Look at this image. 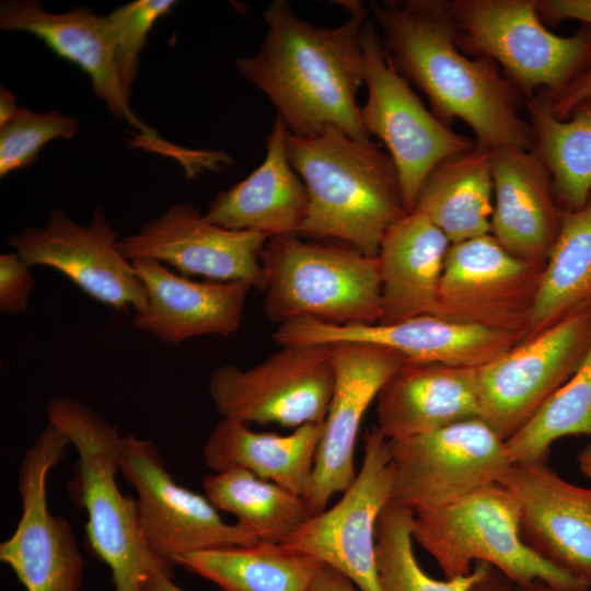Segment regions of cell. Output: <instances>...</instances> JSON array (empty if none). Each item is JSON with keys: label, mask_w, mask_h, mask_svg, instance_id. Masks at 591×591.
Returning <instances> with one entry per match:
<instances>
[{"label": "cell", "mask_w": 591, "mask_h": 591, "mask_svg": "<svg viewBox=\"0 0 591 591\" xmlns=\"http://www.w3.org/2000/svg\"><path fill=\"white\" fill-rule=\"evenodd\" d=\"M340 3L350 16L327 28L301 20L287 1L275 0L265 12L267 33L259 51L236 58L235 67L267 95L292 135L312 137L334 127L364 141L370 137L357 94L364 80L360 37L368 15L359 1Z\"/></svg>", "instance_id": "6da1fadb"}, {"label": "cell", "mask_w": 591, "mask_h": 591, "mask_svg": "<svg viewBox=\"0 0 591 591\" xmlns=\"http://www.w3.org/2000/svg\"><path fill=\"white\" fill-rule=\"evenodd\" d=\"M371 9L393 65L425 93L441 121L461 119L476 144L489 150H533L531 126L519 113L520 92L493 60L463 54L447 1H384Z\"/></svg>", "instance_id": "7a4b0ae2"}, {"label": "cell", "mask_w": 591, "mask_h": 591, "mask_svg": "<svg viewBox=\"0 0 591 591\" xmlns=\"http://www.w3.org/2000/svg\"><path fill=\"white\" fill-rule=\"evenodd\" d=\"M286 149L309 194L298 235L340 241L376 257L385 232L408 213L390 155L334 127L312 137L288 131Z\"/></svg>", "instance_id": "3957f363"}, {"label": "cell", "mask_w": 591, "mask_h": 591, "mask_svg": "<svg viewBox=\"0 0 591 591\" xmlns=\"http://www.w3.org/2000/svg\"><path fill=\"white\" fill-rule=\"evenodd\" d=\"M47 418L78 452L69 491L88 514L90 546L111 569L115 591H143L152 575L172 576V565L154 555L142 536L137 499L117 485L123 440L117 427L68 396L48 401Z\"/></svg>", "instance_id": "277c9868"}, {"label": "cell", "mask_w": 591, "mask_h": 591, "mask_svg": "<svg viewBox=\"0 0 591 591\" xmlns=\"http://www.w3.org/2000/svg\"><path fill=\"white\" fill-rule=\"evenodd\" d=\"M308 239L270 236L262 250L269 322L378 324L382 315L378 258L340 241Z\"/></svg>", "instance_id": "5b68a950"}, {"label": "cell", "mask_w": 591, "mask_h": 591, "mask_svg": "<svg viewBox=\"0 0 591 591\" xmlns=\"http://www.w3.org/2000/svg\"><path fill=\"white\" fill-rule=\"evenodd\" d=\"M519 524L517 498L495 483L451 505L415 512L413 537L447 579L466 576L475 563L485 561L514 584L542 581L571 591L591 589L534 554L523 543Z\"/></svg>", "instance_id": "8992f818"}, {"label": "cell", "mask_w": 591, "mask_h": 591, "mask_svg": "<svg viewBox=\"0 0 591 591\" xmlns=\"http://www.w3.org/2000/svg\"><path fill=\"white\" fill-rule=\"evenodd\" d=\"M535 0L447 1L460 49L499 65L526 99L553 94L586 66L591 53V26L570 36L549 31Z\"/></svg>", "instance_id": "52a82bcc"}, {"label": "cell", "mask_w": 591, "mask_h": 591, "mask_svg": "<svg viewBox=\"0 0 591 591\" xmlns=\"http://www.w3.org/2000/svg\"><path fill=\"white\" fill-rule=\"evenodd\" d=\"M368 99L360 108L367 135L387 148L401 183L407 212L414 210L419 190L442 161L470 151L473 140L456 134L428 111L397 71L375 25L367 21L361 32Z\"/></svg>", "instance_id": "ba28073f"}, {"label": "cell", "mask_w": 591, "mask_h": 591, "mask_svg": "<svg viewBox=\"0 0 591 591\" xmlns=\"http://www.w3.org/2000/svg\"><path fill=\"white\" fill-rule=\"evenodd\" d=\"M591 346V303L476 368L478 418L502 440L577 371Z\"/></svg>", "instance_id": "9c48e42d"}, {"label": "cell", "mask_w": 591, "mask_h": 591, "mask_svg": "<svg viewBox=\"0 0 591 591\" xmlns=\"http://www.w3.org/2000/svg\"><path fill=\"white\" fill-rule=\"evenodd\" d=\"M390 449L392 500L415 512L500 483L512 465L505 440L478 417L390 440Z\"/></svg>", "instance_id": "30bf717a"}, {"label": "cell", "mask_w": 591, "mask_h": 591, "mask_svg": "<svg viewBox=\"0 0 591 591\" xmlns=\"http://www.w3.org/2000/svg\"><path fill=\"white\" fill-rule=\"evenodd\" d=\"M251 369L217 368L209 394L222 418L298 428L326 417L335 384L331 345H282Z\"/></svg>", "instance_id": "8fae6325"}, {"label": "cell", "mask_w": 591, "mask_h": 591, "mask_svg": "<svg viewBox=\"0 0 591 591\" xmlns=\"http://www.w3.org/2000/svg\"><path fill=\"white\" fill-rule=\"evenodd\" d=\"M544 267L512 255L491 234L451 243L436 316L522 341Z\"/></svg>", "instance_id": "7c38bea8"}, {"label": "cell", "mask_w": 591, "mask_h": 591, "mask_svg": "<svg viewBox=\"0 0 591 591\" xmlns=\"http://www.w3.org/2000/svg\"><path fill=\"white\" fill-rule=\"evenodd\" d=\"M119 473L137 491L139 524L149 548L169 564L186 554L259 541L225 522L206 496L178 485L150 439L123 436Z\"/></svg>", "instance_id": "4fadbf2b"}, {"label": "cell", "mask_w": 591, "mask_h": 591, "mask_svg": "<svg viewBox=\"0 0 591 591\" xmlns=\"http://www.w3.org/2000/svg\"><path fill=\"white\" fill-rule=\"evenodd\" d=\"M69 439L48 422L25 452L18 477L22 512L12 535L0 544V561L26 591H80L84 560L69 522L50 513L47 478Z\"/></svg>", "instance_id": "5bb4252c"}, {"label": "cell", "mask_w": 591, "mask_h": 591, "mask_svg": "<svg viewBox=\"0 0 591 591\" xmlns=\"http://www.w3.org/2000/svg\"><path fill=\"white\" fill-rule=\"evenodd\" d=\"M393 480L390 439L374 427L366 437L361 467L344 496L311 515L281 544L336 569L361 591H381L375 532L392 500Z\"/></svg>", "instance_id": "9a60e30c"}, {"label": "cell", "mask_w": 591, "mask_h": 591, "mask_svg": "<svg viewBox=\"0 0 591 591\" xmlns=\"http://www.w3.org/2000/svg\"><path fill=\"white\" fill-rule=\"evenodd\" d=\"M117 243L101 208L83 225L56 208L43 227L26 228L8 239L28 266L53 268L94 300L139 314L148 306L146 288Z\"/></svg>", "instance_id": "2e32d148"}, {"label": "cell", "mask_w": 591, "mask_h": 591, "mask_svg": "<svg viewBox=\"0 0 591 591\" xmlns=\"http://www.w3.org/2000/svg\"><path fill=\"white\" fill-rule=\"evenodd\" d=\"M0 27L30 33L43 40L56 55L73 62L90 78L95 95L108 112L140 132L138 146L190 167L197 158L194 149L172 144L142 123L131 111L117 71L115 42L107 16L89 7L65 13L45 11L35 0H7L0 5Z\"/></svg>", "instance_id": "e0dca14e"}, {"label": "cell", "mask_w": 591, "mask_h": 591, "mask_svg": "<svg viewBox=\"0 0 591 591\" xmlns=\"http://www.w3.org/2000/svg\"><path fill=\"white\" fill-rule=\"evenodd\" d=\"M268 237L222 228L207 221L193 206L175 204L143 223L138 232L118 240L117 245L129 262L152 259L184 276L241 280L264 290L260 253Z\"/></svg>", "instance_id": "ac0fdd59"}, {"label": "cell", "mask_w": 591, "mask_h": 591, "mask_svg": "<svg viewBox=\"0 0 591 591\" xmlns=\"http://www.w3.org/2000/svg\"><path fill=\"white\" fill-rule=\"evenodd\" d=\"M335 384L304 497L312 515L356 477L354 454L361 421L390 376L405 361L395 350L368 343L331 344Z\"/></svg>", "instance_id": "d6986e66"}, {"label": "cell", "mask_w": 591, "mask_h": 591, "mask_svg": "<svg viewBox=\"0 0 591 591\" xmlns=\"http://www.w3.org/2000/svg\"><path fill=\"white\" fill-rule=\"evenodd\" d=\"M547 462L514 463L500 484L519 502L523 543L591 587V488L569 483Z\"/></svg>", "instance_id": "ffe728a7"}, {"label": "cell", "mask_w": 591, "mask_h": 591, "mask_svg": "<svg viewBox=\"0 0 591 591\" xmlns=\"http://www.w3.org/2000/svg\"><path fill=\"white\" fill-rule=\"evenodd\" d=\"M274 340L282 345L368 343L391 348L409 361L480 367L520 343L480 327L422 315L395 324L332 325L300 318L278 325Z\"/></svg>", "instance_id": "44dd1931"}, {"label": "cell", "mask_w": 591, "mask_h": 591, "mask_svg": "<svg viewBox=\"0 0 591 591\" xmlns=\"http://www.w3.org/2000/svg\"><path fill=\"white\" fill-rule=\"evenodd\" d=\"M131 264L148 299L146 311L132 320L136 329L165 344L206 335L229 336L239 329L251 283L196 281L152 259Z\"/></svg>", "instance_id": "7402d4cb"}, {"label": "cell", "mask_w": 591, "mask_h": 591, "mask_svg": "<svg viewBox=\"0 0 591 591\" xmlns=\"http://www.w3.org/2000/svg\"><path fill=\"white\" fill-rule=\"evenodd\" d=\"M491 151L490 234L518 258L546 265L563 213L551 175L533 150L505 147Z\"/></svg>", "instance_id": "603a6c76"}, {"label": "cell", "mask_w": 591, "mask_h": 591, "mask_svg": "<svg viewBox=\"0 0 591 591\" xmlns=\"http://www.w3.org/2000/svg\"><path fill=\"white\" fill-rule=\"evenodd\" d=\"M476 368L405 360L376 397V428L390 440L478 417Z\"/></svg>", "instance_id": "cb8c5ba5"}, {"label": "cell", "mask_w": 591, "mask_h": 591, "mask_svg": "<svg viewBox=\"0 0 591 591\" xmlns=\"http://www.w3.org/2000/svg\"><path fill=\"white\" fill-rule=\"evenodd\" d=\"M288 128L277 115L263 163L246 178L219 193L204 218L225 229L270 236L298 235L309 207L306 186L286 149Z\"/></svg>", "instance_id": "d4e9b609"}, {"label": "cell", "mask_w": 591, "mask_h": 591, "mask_svg": "<svg viewBox=\"0 0 591 591\" xmlns=\"http://www.w3.org/2000/svg\"><path fill=\"white\" fill-rule=\"evenodd\" d=\"M451 242L424 213H406L385 232L376 255L382 315L395 324L437 315L439 288Z\"/></svg>", "instance_id": "484cf974"}, {"label": "cell", "mask_w": 591, "mask_h": 591, "mask_svg": "<svg viewBox=\"0 0 591 591\" xmlns=\"http://www.w3.org/2000/svg\"><path fill=\"white\" fill-rule=\"evenodd\" d=\"M323 428L324 420L278 434L222 418L204 444V462L215 473L244 470L305 497Z\"/></svg>", "instance_id": "4316f807"}, {"label": "cell", "mask_w": 591, "mask_h": 591, "mask_svg": "<svg viewBox=\"0 0 591 591\" xmlns=\"http://www.w3.org/2000/svg\"><path fill=\"white\" fill-rule=\"evenodd\" d=\"M493 151L475 146L439 163L424 182L413 211L428 217L457 243L490 234Z\"/></svg>", "instance_id": "83f0119b"}, {"label": "cell", "mask_w": 591, "mask_h": 591, "mask_svg": "<svg viewBox=\"0 0 591 591\" xmlns=\"http://www.w3.org/2000/svg\"><path fill=\"white\" fill-rule=\"evenodd\" d=\"M175 564L223 591H311L324 565L283 544L262 542L189 553Z\"/></svg>", "instance_id": "f1b7e54d"}, {"label": "cell", "mask_w": 591, "mask_h": 591, "mask_svg": "<svg viewBox=\"0 0 591 591\" xmlns=\"http://www.w3.org/2000/svg\"><path fill=\"white\" fill-rule=\"evenodd\" d=\"M533 151L546 166L561 210H576L591 193V96L565 119L557 118L544 92L524 99Z\"/></svg>", "instance_id": "f546056e"}, {"label": "cell", "mask_w": 591, "mask_h": 591, "mask_svg": "<svg viewBox=\"0 0 591 591\" xmlns=\"http://www.w3.org/2000/svg\"><path fill=\"white\" fill-rule=\"evenodd\" d=\"M589 303H591V193L580 208L563 210L559 234L544 267L524 339L533 337Z\"/></svg>", "instance_id": "4dcf8cb0"}, {"label": "cell", "mask_w": 591, "mask_h": 591, "mask_svg": "<svg viewBox=\"0 0 591 591\" xmlns=\"http://www.w3.org/2000/svg\"><path fill=\"white\" fill-rule=\"evenodd\" d=\"M202 487L216 509L262 543H283L312 515L304 497L244 470L210 474Z\"/></svg>", "instance_id": "1f68e13d"}, {"label": "cell", "mask_w": 591, "mask_h": 591, "mask_svg": "<svg viewBox=\"0 0 591 591\" xmlns=\"http://www.w3.org/2000/svg\"><path fill=\"white\" fill-rule=\"evenodd\" d=\"M581 434L591 437V346L571 378L505 443L512 464L548 461L556 440Z\"/></svg>", "instance_id": "d6a6232c"}, {"label": "cell", "mask_w": 591, "mask_h": 591, "mask_svg": "<svg viewBox=\"0 0 591 591\" xmlns=\"http://www.w3.org/2000/svg\"><path fill=\"white\" fill-rule=\"evenodd\" d=\"M415 511L391 500L380 514L375 532V559L381 591H470L486 576L489 564L477 561L456 578L437 580L419 566L413 548Z\"/></svg>", "instance_id": "836d02e7"}, {"label": "cell", "mask_w": 591, "mask_h": 591, "mask_svg": "<svg viewBox=\"0 0 591 591\" xmlns=\"http://www.w3.org/2000/svg\"><path fill=\"white\" fill-rule=\"evenodd\" d=\"M78 119L59 111L37 113L19 107L0 125V176L35 163L40 149L56 138H72Z\"/></svg>", "instance_id": "e575fe53"}, {"label": "cell", "mask_w": 591, "mask_h": 591, "mask_svg": "<svg viewBox=\"0 0 591 591\" xmlns=\"http://www.w3.org/2000/svg\"><path fill=\"white\" fill-rule=\"evenodd\" d=\"M176 3L173 0H137L116 8L107 15L114 34L118 76L128 96L137 77L139 55L151 27Z\"/></svg>", "instance_id": "d590c367"}, {"label": "cell", "mask_w": 591, "mask_h": 591, "mask_svg": "<svg viewBox=\"0 0 591 591\" xmlns=\"http://www.w3.org/2000/svg\"><path fill=\"white\" fill-rule=\"evenodd\" d=\"M35 287L28 266L18 253L0 255V311L5 314L24 313Z\"/></svg>", "instance_id": "8d00e7d4"}, {"label": "cell", "mask_w": 591, "mask_h": 591, "mask_svg": "<svg viewBox=\"0 0 591 591\" xmlns=\"http://www.w3.org/2000/svg\"><path fill=\"white\" fill-rule=\"evenodd\" d=\"M544 93L553 114L559 119L567 118L580 102L591 96V53L583 69L569 83L556 93Z\"/></svg>", "instance_id": "74e56055"}, {"label": "cell", "mask_w": 591, "mask_h": 591, "mask_svg": "<svg viewBox=\"0 0 591 591\" xmlns=\"http://www.w3.org/2000/svg\"><path fill=\"white\" fill-rule=\"evenodd\" d=\"M542 20H576L591 26V0H544L537 3Z\"/></svg>", "instance_id": "f35d334b"}, {"label": "cell", "mask_w": 591, "mask_h": 591, "mask_svg": "<svg viewBox=\"0 0 591 591\" xmlns=\"http://www.w3.org/2000/svg\"><path fill=\"white\" fill-rule=\"evenodd\" d=\"M311 591H361L348 577L323 565L317 571Z\"/></svg>", "instance_id": "ab89813d"}, {"label": "cell", "mask_w": 591, "mask_h": 591, "mask_svg": "<svg viewBox=\"0 0 591 591\" xmlns=\"http://www.w3.org/2000/svg\"><path fill=\"white\" fill-rule=\"evenodd\" d=\"M513 584L505 575L490 567L486 576L477 581L470 591H512Z\"/></svg>", "instance_id": "60d3db41"}, {"label": "cell", "mask_w": 591, "mask_h": 591, "mask_svg": "<svg viewBox=\"0 0 591 591\" xmlns=\"http://www.w3.org/2000/svg\"><path fill=\"white\" fill-rule=\"evenodd\" d=\"M143 591H186L172 581V576L163 572L152 575L144 583Z\"/></svg>", "instance_id": "b9f144b4"}, {"label": "cell", "mask_w": 591, "mask_h": 591, "mask_svg": "<svg viewBox=\"0 0 591 591\" xmlns=\"http://www.w3.org/2000/svg\"><path fill=\"white\" fill-rule=\"evenodd\" d=\"M19 107L15 105L14 95L5 88L0 90V125L7 123Z\"/></svg>", "instance_id": "7bdbcfd3"}, {"label": "cell", "mask_w": 591, "mask_h": 591, "mask_svg": "<svg viewBox=\"0 0 591 591\" xmlns=\"http://www.w3.org/2000/svg\"><path fill=\"white\" fill-rule=\"evenodd\" d=\"M580 472L591 480V442L587 443L577 455Z\"/></svg>", "instance_id": "ee69618b"}, {"label": "cell", "mask_w": 591, "mask_h": 591, "mask_svg": "<svg viewBox=\"0 0 591 591\" xmlns=\"http://www.w3.org/2000/svg\"><path fill=\"white\" fill-rule=\"evenodd\" d=\"M512 591H571V590L560 589V588L547 584L542 581H534L529 584H513Z\"/></svg>", "instance_id": "f6af8a7d"}]
</instances>
